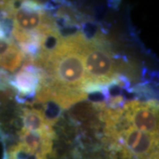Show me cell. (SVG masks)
<instances>
[{
    "label": "cell",
    "instance_id": "obj_3",
    "mask_svg": "<svg viewBox=\"0 0 159 159\" xmlns=\"http://www.w3.org/2000/svg\"><path fill=\"white\" fill-rule=\"evenodd\" d=\"M53 135V132H31L23 128L20 134V144L39 159H48L52 150Z\"/></svg>",
    "mask_w": 159,
    "mask_h": 159
},
{
    "label": "cell",
    "instance_id": "obj_6",
    "mask_svg": "<svg viewBox=\"0 0 159 159\" xmlns=\"http://www.w3.org/2000/svg\"><path fill=\"white\" fill-rule=\"evenodd\" d=\"M22 120L24 129L31 132H53L51 121L43 111L36 109H23Z\"/></svg>",
    "mask_w": 159,
    "mask_h": 159
},
{
    "label": "cell",
    "instance_id": "obj_2",
    "mask_svg": "<svg viewBox=\"0 0 159 159\" xmlns=\"http://www.w3.org/2000/svg\"><path fill=\"white\" fill-rule=\"evenodd\" d=\"M11 17L14 30L43 37L57 34L51 19L39 5L34 2H23L20 7L14 8Z\"/></svg>",
    "mask_w": 159,
    "mask_h": 159
},
{
    "label": "cell",
    "instance_id": "obj_4",
    "mask_svg": "<svg viewBox=\"0 0 159 159\" xmlns=\"http://www.w3.org/2000/svg\"><path fill=\"white\" fill-rule=\"evenodd\" d=\"M43 80V74L37 67L27 65L16 74L13 84L23 96H34L37 92L40 83Z\"/></svg>",
    "mask_w": 159,
    "mask_h": 159
},
{
    "label": "cell",
    "instance_id": "obj_1",
    "mask_svg": "<svg viewBox=\"0 0 159 159\" xmlns=\"http://www.w3.org/2000/svg\"><path fill=\"white\" fill-rule=\"evenodd\" d=\"M82 57L87 76L86 86L99 87L117 78L119 67L112 55L103 46L86 39Z\"/></svg>",
    "mask_w": 159,
    "mask_h": 159
},
{
    "label": "cell",
    "instance_id": "obj_7",
    "mask_svg": "<svg viewBox=\"0 0 159 159\" xmlns=\"http://www.w3.org/2000/svg\"><path fill=\"white\" fill-rule=\"evenodd\" d=\"M0 38H5V31L2 28V25L0 24Z\"/></svg>",
    "mask_w": 159,
    "mask_h": 159
},
{
    "label": "cell",
    "instance_id": "obj_5",
    "mask_svg": "<svg viewBox=\"0 0 159 159\" xmlns=\"http://www.w3.org/2000/svg\"><path fill=\"white\" fill-rule=\"evenodd\" d=\"M24 53L11 40L0 38V67L14 72L22 64Z\"/></svg>",
    "mask_w": 159,
    "mask_h": 159
}]
</instances>
